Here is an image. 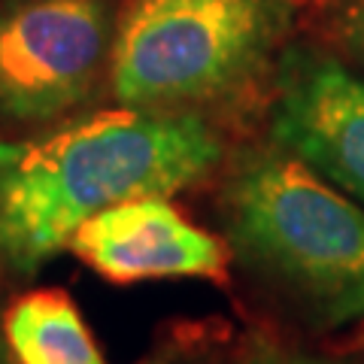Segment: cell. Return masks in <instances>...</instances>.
I'll return each mask as SVG.
<instances>
[{
    "label": "cell",
    "instance_id": "9c48e42d",
    "mask_svg": "<svg viewBox=\"0 0 364 364\" xmlns=\"http://www.w3.org/2000/svg\"><path fill=\"white\" fill-rule=\"evenodd\" d=\"M349 33H352V43H355V49L364 55V0L358 4L355 16H352V25H349Z\"/></svg>",
    "mask_w": 364,
    "mask_h": 364
},
{
    "label": "cell",
    "instance_id": "30bf717a",
    "mask_svg": "<svg viewBox=\"0 0 364 364\" xmlns=\"http://www.w3.org/2000/svg\"><path fill=\"white\" fill-rule=\"evenodd\" d=\"M146 364H164L161 358H152V361H146Z\"/></svg>",
    "mask_w": 364,
    "mask_h": 364
},
{
    "label": "cell",
    "instance_id": "7a4b0ae2",
    "mask_svg": "<svg viewBox=\"0 0 364 364\" xmlns=\"http://www.w3.org/2000/svg\"><path fill=\"white\" fill-rule=\"evenodd\" d=\"M228 246L322 325L364 318V207L282 146L246 155L222 191Z\"/></svg>",
    "mask_w": 364,
    "mask_h": 364
},
{
    "label": "cell",
    "instance_id": "6da1fadb",
    "mask_svg": "<svg viewBox=\"0 0 364 364\" xmlns=\"http://www.w3.org/2000/svg\"><path fill=\"white\" fill-rule=\"evenodd\" d=\"M219 161L222 136L188 109H100L55 134L0 143V258L33 273L100 210L170 198Z\"/></svg>",
    "mask_w": 364,
    "mask_h": 364
},
{
    "label": "cell",
    "instance_id": "8992f818",
    "mask_svg": "<svg viewBox=\"0 0 364 364\" xmlns=\"http://www.w3.org/2000/svg\"><path fill=\"white\" fill-rule=\"evenodd\" d=\"M73 252L112 282L219 279L228 243L191 225L167 198H134L76 228Z\"/></svg>",
    "mask_w": 364,
    "mask_h": 364
},
{
    "label": "cell",
    "instance_id": "277c9868",
    "mask_svg": "<svg viewBox=\"0 0 364 364\" xmlns=\"http://www.w3.org/2000/svg\"><path fill=\"white\" fill-rule=\"evenodd\" d=\"M109 52L104 0H21L0 13V112L46 122L91 95Z\"/></svg>",
    "mask_w": 364,
    "mask_h": 364
},
{
    "label": "cell",
    "instance_id": "52a82bcc",
    "mask_svg": "<svg viewBox=\"0 0 364 364\" xmlns=\"http://www.w3.org/2000/svg\"><path fill=\"white\" fill-rule=\"evenodd\" d=\"M4 334L18 364H107L82 313L55 289L18 298L6 310Z\"/></svg>",
    "mask_w": 364,
    "mask_h": 364
},
{
    "label": "cell",
    "instance_id": "ba28073f",
    "mask_svg": "<svg viewBox=\"0 0 364 364\" xmlns=\"http://www.w3.org/2000/svg\"><path fill=\"white\" fill-rule=\"evenodd\" d=\"M243 364H328L318 358H306V355H289V352H277V349H264L258 355L246 358Z\"/></svg>",
    "mask_w": 364,
    "mask_h": 364
},
{
    "label": "cell",
    "instance_id": "5b68a950",
    "mask_svg": "<svg viewBox=\"0 0 364 364\" xmlns=\"http://www.w3.org/2000/svg\"><path fill=\"white\" fill-rule=\"evenodd\" d=\"M277 146L364 207V79L316 49H291L270 112Z\"/></svg>",
    "mask_w": 364,
    "mask_h": 364
},
{
    "label": "cell",
    "instance_id": "3957f363",
    "mask_svg": "<svg viewBox=\"0 0 364 364\" xmlns=\"http://www.w3.org/2000/svg\"><path fill=\"white\" fill-rule=\"evenodd\" d=\"M291 21L289 0H131L109 52L124 107L186 109L261 73Z\"/></svg>",
    "mask_w": 364,
    "mask_h": 364
}]
</instances>
